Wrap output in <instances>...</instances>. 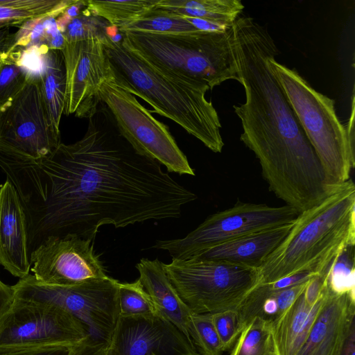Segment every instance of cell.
Listing matches in <instances>:
<instances>
[{
    "mask_svg": "<svg viewBox=\"0 0 355 355\" xmlns=\"http://www.w3.org/2000/svg\"><path fill=\"white\" fill-rule=\"evenodd\" d=\"M61 13L47 15L25 21L14 34L10 53L17 46L37 48L43 54L49 50H61L65 39L57 24V17Z\"/></svg>",
    "mask_w": 355,
    "mask_h": 355,
    "instance_id": "obj_24",
    "label": "cell"
},
{
    "mask_svg": "<svg viewBox=\"0 0 355 355\" xmlns=\"http://www.w3.org/2000/svg\"><path fill=\"white\" fill-rule=\"evenodd\" d=\"M31 270L40 282L70 286L108 277L94 242L78 235L50 236L30 254Z\"/></svg>",
    "mask_w": 355,
    "mask_h": 355,
    "instance_id": "obj_13",
    "label": "cell"
},
{
    "mask_svg": "<svg viewBox=\"0 0 355 355\" xmlns=\"http://www.w3.org/2000/svg\"><path fill=\"white\" fill-rule=\"evenodd\" d=\"M354 334L355 332L353 333L347 344L345 352L343 355H354Z\"/></svg>",
    "mask_w": 355,
    "mask_h": 355,
    "instance_id": "obj_40",
    "label": "cell"
},
{
    "mask_svg": "<svg viewBox=\"0 0 355 355\" xmlns=\"http://www.w3.org/2000/svg\"><path fill=\"white\" fill-rule=\"evenodd\" d=\"M139 280L149 295L157 313L178 327L187 336L191 312L182 302L157 259H141L136 265Z\"/></svg>",
    "mask_w": 355,
    "mask_h": 355,
    "instance_id": "obj_19",
    "label": "cell"
},
{
    "mask_svg": "<svg viewBox=\"0 0 355 355\" xmlns=\"http://www.w3.org/2000/svg\"><path fill=\"white\" fill-rule=\"evenodd\" d=\"M310 280L286 288H277L272 282L259 284L237 309L241 330L255 317L270 322L277 318L304 291Z\"/></svg>",
    "mask_w": 355,
    "mask_h": 355,
    "instance_id": "obj_21",
    "label": "cell"
},
{
    "mask_svg": "<svg viewBox=\"0 0 355 355\" xmlns=\"http://www.w3.org/2000/svg\"><path fill=\"white\" fill-rule=\"evenodd\" d=\"M293 222L237 238L194 257L259 268L287 236Z\"/></svg>",
    "mask_w": 355,
    "mask_h": 355,
    "instance_id": "obj_18",
    "label": "cell"
},
{
    "mask_svg": "<svg viewBox=\"0 0 355 355\" xmlns=\"http://www.w3.org/2000/svg\"><path fill=\"white\" fill-rule=\"evenodd\" d=\"M355 245V185L349 179L299 214L289 232L258 268L261 283L303 272L320 275Z\"/></svg>",
    "mask_w": 355,
    "mask_h": 355,
    "instance_id": "obj_4",
    "label": "cell"
},
{
    "mask_svg": "<svg viewBox=\"0 0 355 355\" xmlns=\"http://www.w3.org/2000/svg\"><path fill=\"white\" fill-rule=\"evenodd\" d=\"M23 22H13V21H0V28L6 27V26H20Z\"/></svg>",
    "mask_w": 355,
    "mask_h": 355,
    "instance_id": "obj_41",
    "label": "cell"
},
{
    "mask_svg": "<svg viewBox=\"0 0 355 355\" xmlns=\"http://www.w3.org/2000/svg\"><path fill=\"white\" fill-rule=\"evenodd\" d=\"M99 105L80 139L60 143L45 157L0 153V169L26 213L30 254L50 236L71 234L94 242L102 225L179 218L182 207L198 198L138 153L108 108Z\"/></svg>",
    "mask_w": 355,
    "mask_h": 355,
    "instance_id": "obj_1",
    "label": "cell"
},
{
    "mask_svg": "<svg viewBox=\"0 0 355 355\" xmlns=\"http://www.w3.org/2000/svg\"><path fill=\"white\" fill-rule=\"evenodd\" d=\"M87 338L76 318L51 305L14 300L0 317V349L75 345Z\"/></svg>",
    "mask_w": 355,
    "mask_h": 355,
    "instance_id": "obj_12",
    "label": "cell"
},
{
    "mask_svg": "<svg viewBox=\"0 0 355 355\" xmlns=\"http://www.w3.org/2000/svg\"><path fill=\"white\" fill-rule=\"evenodd\" d=\"M159 0L87 1V9L120 29L155 8Z\"/></svg>",
    "mask_w": 355,
    "mask_h": 355,
    "instance_id": "obj_25",
    "label": "cell"
},
{
    "mask_svg": "<svg viewBox=\"0 0 355 355\" xmlns=\"http://www.w3.org/2000/svg\"><path fill=\"white\" fill-rule=\"evenodd\" d=\"M42 55V67L37 81L49 120L55 132L60 134L66 90L63 57L60 50H49Z\"/></svg>",
    "mask_w": 355,
    "mask_h": 355,
    "instance_id": "obj_22",
    "label": "cell"
},
{
    "mask_svg": "<svg viewBox=\"0 0 355 355\" xmlns=\"http://www.w3.org/2000/svg\"><path fill=\"white\" fill-rule=\"evenodd\" d=\"M14 34L10 33V26L0 28V61L11 55Z\"/></svg>",
    "mask_w": 355,
    "mask_h": 355,
    "instance_id": "obj_37",
    "label": "cell"
},
{
    "mask_svg": "<svg viewBox=\"0 0 355 355\" xmlns=\"http://www.w3.org/2000/svg\"><path fill=\"white\" fill-rule=\"evenodd\" d=\"M163 266L178 295L194 313L237 310L261 283L258 268L223 261L172 259Z\"/></svg>",
    "mask_w": 355,
    "mask_h": 355,
    "instance_id": "obj_7",
    "label": "cell"
},
{
    "mask_svg": "<svg viewBox=\"0 0 355 355\" xmlns=\"http://www.w3.org/2000/svg\"><path fill=\"white\" fill-rule=\"evenodd\" d=\"M102 44L114 81L149 103L153 112L180 125L214 153H221V124L206 85L155 64L107 35Z\"/></svg>",
    "mask_w": 355,
    "mask_h": 355,
    "instance_id": "obj_3",
    "label": "cell"
},
{
    "mask_svg": "<svg viewBox=\"0 0 355 355\" xmlns=\"http://www.w3.org/2000/svg\"><path fill=\"white\" fill-rule=\"evenodd\" d=\"M238 81L245 94L234 105L241 141L258 159L269 190L301 213L329 192L321 164L269 65L278 54L267 28L247 16L231 27Z\"/></svg>",
    "mask_w": 355,
    "mask_h": 355,
    "instance_id": "obj_2",
    "label": "cell"
},
{
    "mask_svg": "<svg viewBox=\"0 0 355 355\" xmlns=\"http://www.w3.org/2000/svg\"><path fill=\"white\" fill-rule=\"evenodd\" d=\"M119 281L110 277L70 286L38 282L33 275L11 286L15 300L58 307L76 318L89 338L109 344L119 317Z\"/></svg>",
    "mask_w": 355,
    "mask_h": 355,
    "instance_id": "obj_8",
    "label": "cell"
},
{
    "mask_svg": "<svg viewBox=\"0 0 355 355\" xmlns=\"http://www.w3.org/2000/svg\"><path fill=\"white\" fill-rule=\"evenodd\" d=\"M230 355H277L270 321L260 317L250 320L239 334Z\"/></svg>",
    "mask_w": 355,
    "mask_h": 355,
    "instance_id": "obj_27",
    "label": "cell"
},
{
    "mask_svg": "<svg viewBox=\"0 0 355 355\" xmlns=\"http://www.w3.org/2000/svg\"><path fill=\"white\" fill-rule=\"evenodd\" d=\"M107 355H200L190 337L159 315H119Z\"/></svg>",
    "mask_w": 355,
    "mask_h": 355,
    "instance_id": "obj_15",
    "label": "cell"
},
{
    "mask_svg": "<svg viewBox=\"0 0 355 355\" xmlns=\"http://www.w3.org/2000/svg\"><path fill=\"white\" fill-rule=\"evenodd\" d=\"M99 96L121 134L138 153L164 165L169 172L195 175L168 127L157 120L133 94L119 86L113 78L101 85Z\"/></svg>",
    "mask_w": 355,
    "mask_h": 355,
    "instance_id": "obj_10",
    "label": "cell"
},
{
    "mask_svg": "<svg viewBox=\"0 0 355 355\" xmlns=\"http://www.w3.org/2000/svg\"><path fill=\"white\" fill-rule=\"evenodd\" d=\"M326 286L327 284L313 306L306 303L303 292L277 318L270 322L277 355L296 354L306 339L320 310Z\"/></svg>",
    "mask_w": 355,
    "mask_h": 355,
    "instance_id": "obj_20",
    "label": "cell"
},
{
    "mask_svg": "<svg viewBox=\"0 0 355 355\" xmlns=\"http://www.w3.org/2000/svg\"><path fill=\"white\" fill-rule=\"evenodd\" d=\"M354 246L347 248L331 265L327 279L329 288L338 294L355 292Z\"/></svg>",
    "mask_w": 355,
    "mask_h": 355,
    "instance_id": "obj_33",
    "label": "cell"
},
{
    "mask_svg": "<svg viewBox=\"0 0 355 355\" xmlns=\"http://www.w3.org/2000/svg\"><path fill=\"white\" fill-rule=\"evenodd\" d=\"M107 344L97 343L89 338L74 345L69 355H107Z\"/></svg>",
    "mask_w": 355,
    "mask_h": 355,
    "instance_id": "obj_36",
    "label": "cell"
},
{
    "mask_svg": "<svg viewBox=\"0 0 355 355\" xmlns=\"http://www.w3.org/2000/svg\"><path fill=\"white\" fill-rule=\"evenodd\" d=\"M33 74L22 90L0 109V153L36 160L50 155L60 144Z\"/></svg>",
    "mask_w": 355,
    "mask_h": 355,
    "instance_id": "obj_11",
    "label": "cell"
},
{
    "mask_svg": "<svg viewBox=\"0 0 355 355\" xmlns=\"http://www.w3.org/2000/svg\"><path fill=\"white\" fill-rule=\"evenodd\" d=\"M119 315L139 316L158 314L139 279L132 283L118 284Z\"/></svg>",
    "mask_w": 355,
    "mask_h": 355,
    "instance_id": "obj_30",
    "label": "cell"
},
{
    "mask_svg": "<svg viewBox=\"0 0 355 355\" xmlns=\"http://www.w3.org/2000/svg\"><path fill=\"white\" fill-rule=\"evenodd\" d=\"M0 264L19 279L31 268L28 223L15 187L8 181L0 185Z\"/></svg>",
    "mask_w": 355,
    "mask_h": 355,
    "instance_id": "obj_17",
    "label": "cell"
},
{
    "mask_svg": "<svg viewBox=\"0 0 355 355\" xmlns=\"http://www.w3.org/2000/svg\"><path fill=\"white\" fill-rule=\"evenodd\" d=\"M350 146L354 150V97L352 96L351 115L345 128Z\"/></svg>",
    "mask_w": 355,
    "mask_h": 355,
    "instance_id": "obj_39",
    "label": "cell"
},
{
    "mask_svg": "<svg viewBox=\"0 0 355 355\" xmlns=\"http://www.w3.org/2000/svg\"><path fill=\"white\" fill-rule=\"evenodd\" d=\"M111 25L103 18L90 13L85 8L64 26L62 33L67 42L98 39L102 41Z\"/></svg>",
    "mask_w": 355,
    "mask_h": 355,
    "instance_id": "obj_31",
    "label": "cell"
},
{
    "mask_svg": "<svg viewBox=\"0 0 355 355\" xmlns=\"http://www.w3.org/2000/svg\"><path fill=\"white\" fill-rule=\"evenodd\" d=\"M231 27L225 31L180 33H119L128 49L212 89L229 80L238 81L231 47Z\"/></svg>",
    "mask_w": 355,
    "mask_h": 355,
    "instance_id": "obj_5",
    "label": "cell"
},
{
    "mask_svg": "<svg viewBox=\"0 0 355 355\" xmlns=\"http://www.w3.org/2000/svg\"><path fill=\"white\" fill-rule=\"evenodd\" d=\"M156 6L225 27H230L244 9L240 0H159Z\"/></svg>",
    "mask_w": 355,
    "mask_h": 355,
    "instance_id": "obj_23",
    "label": "cell"
},
{
    "mask_svg": "<svg viewBox=\"0 0 355 355\" xmlns=\"http://www.w3.org/2000/svg\"><path fill=\"white\" fill-rule=\"evenodd\" d=\"M31 75L10 55L0 61V109L22 90Z\"/></svg>",
    "mask_w": 355,
    "mask_h": 355,
    "instance_id": "obj_32",
    "label": "cell"
},
{
    "mask_svg": "<svg viewBox=\"0 0 355 355\" xmlns=\"http://www.w3.org/2000/svg\"><path fill=\"white\" fill-rule=\"evenodd\" d=\"M74 345H51L0 349V355H69Z\"/></svg>",
    "mask_w": 355,
    "mask_h": 355,
    "instance_id": "obj_35",
    "label": "cell"
},
{
    "mask_svg": "<svg viewBox=\"0 0 355 355\" xmlns=\"http://www.w3.org/2000/svg\"><path fill=\"white\" fill-rule=\"evenodd\" d=\"M118 31L119 33L132 31L180 33L200 30H198L187 17L155 6Z\"/></svg>",
    "mask_w": 355,
    "mask_h": 355,
    "instance_id": "obj_26",
    "label": "cell"
},
{
    "mask_svg": "<svg viewBox=\"0 0 355 355\" xmlns=\"http://www.w3.org/2000/svg\"><path fill=\"white\" fill-rule=\"evenodd\" d=\"M13 300L12 287L0 279V317L10 307Z\"/></svg>",
    "mask_w": 355,
    "mask_h": 355,
    "instance_id": "obj_38",
    "label": "cell"
},
{
    "mask_svg": "<svg viewBox=\"0 0 355 355\" xmlns=\"http://www.w3.org/2000/svg\"><path fill=\"white\" fill-rule=\"evenodd\" d=\"M211 314L223 352L231 349L241 331L237 310H226Z\"/></svg>",
    "mask_w": 355,
    "mask_h": 355,
    "instance_id": "obj_34",
    "label": "cell"
},
{
    "mask_svg": "<svg viewBox=\"0 0 355 355\" xmlns=\"http://www.w3.org/2000/svg\"><path fill=\"white\" fill-rule=\"evenodd\" d=\"M189 335L200 355H223L224 352L211 313H191Z\"/></svg>",
    "mask_w": 355,
    "mask_h": 355,
    "instance_id": "obj_29",
    "label": "cell"
},
{
    "mask_svg": "<svg viewBox=\"0 0 355 355\" xmlns=\"http://www.w3.org/2000/svg\"><path fill=\"white\" fill-rule=\"evenodd\" d=\"M60 51L66 75L63 114L89 118L101 103V85L114 77L102 42L98 39L65 41Z\"/></svg>",
    "mask_w": 355,
    "mask_h": 355,
    "instance_id": "obj_14",
    "label": "cell"
},
{
    "mask_svg": "<svg viewBox=\"0 0 355 355\" xmlns=\"http://www.w3.org/2000/svg\"><path fill=\"white\" fill-rule=\"evenodd\" d=\"M299 214L286 205L272 207L238 200L208 216L185 237L157 241L153 248L167 251L175 259H189L237 238L293 223Z\"/></svg>",
    "mask_w": 355,
    "mask_h": 355,
    "instance_id": "obj_9",
    "label": "cell"
},
{
    "mask_svg": "<svg viewBox=\"0 0 355 355\" xmlns=\"http://www.w3.org/2000/svg\"><path fill=\"white\" fill-rule=\"evenodd\" d=\"M269 65L323 168L331 189L350 179L355 150L336 115L334 101L317 92L296 70L275 60Z\"/></svg>",
    "mask_w": 355,
    "mask_h": 355,
    "instance_id": "obj_6",
    "label": "cell"
},
{
    "mask_svg": "<svg viewBox=\"0 0 355 355\" xmlns=\"http://www.w3.org/2000/svg\"><path fill=\"white\" fill-rule=\"evenodd\" d=\"M75 0H0V21L24 22L62 13Z\"/></svg>",
    "mask_w": 355,
    "mask_h": 355,
    "instance_id": "obj_28",
    "label": "cell"
},
{
    "mask_svg": "<svg viewBox=\"0 0 355 355\" xmlns=\"http://www.w3.org/2000/svg\"><path fill=\"white\" fill-rule=\"evenodd\" d=\"M355 332V292L338 294L327 284L324 302L295 355H343Z\"/></svg>",
    "mask_w": 355,
    "mask_h": 355,
    "instance_id": "obj_16",
    "label": "cell"
}]
</instances>
